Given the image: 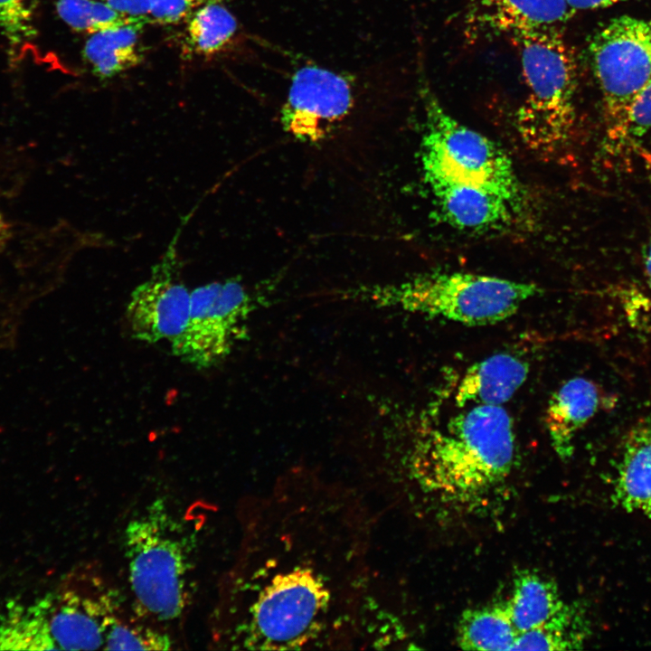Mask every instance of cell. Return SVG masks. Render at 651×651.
I'll list each match as a JSON object with an SVG mask.
<instances>
[{"label":"cell","instance_id":"cell-22","mask_svg":"<svg viewBox=\"0 0 651 651\" xmlns=\"http://www.w3.org/2000/svg\"><path fill=\"white\" fill-rule=\"evenodd\" d=\"M173 640L159 624L139 616L126 618L121 610L109 626L103 649L108 650H168Z\"/></svg>","mask_w":651,"mask_h":651},{"label":"cell","instance_id":"cell-15","mask_svg":"<svg viewBox=\"0 0 651 651\" xmlns=\"http://www.w3.org/2000/svg\"><path fill=\"white\" fill-rule=\"evenodd\" d=\"M526 360L498 353L470 365L458 382L455 402L458 408L473 405L502 406L524 383L529 373Z\"/></svg>","mask_w":651,"mask_h":651},{"label":"cell","instance_id":"cell-5","mask_svg":"<svg viewBox=\"0 0 651 651\" xmlns=\"http://www.w3.org/2000/svg\"><path fill=\"white\" fill-rule=\"evenodd\" d=\"M420 161L424 178H441L494 192L519 210L521 187L513 163L491 139L454 118L426 80Z\"/></svg>","mask_w":651,"mask_h":651},{"label":"cell","instance_id":"cell-1","mask_svg":"<svg viewBox=\"0 0 651 651\" xmlns=\"http://www.w3.org/2000/svg\"><path fill=\"white\" fill-rule=\"evenodd\" d=\"M461 409L417 441L412 472L442 509L474 514L505 486L516 459V439L502 406Z\"/></svg>","mask_w":651,"mask_h":651},{"label":"cell","instance_id":"cell-8","mask_svg":"<svg viewBox=\"0 0 651 651\" xmlns=\"http://www.w3.org/2000/svg\"><path fill=\"white\" fill-rule=\"evenodd\" d=\"M116 590L97 574H82L40 600L32 612L38 649H99L121 610Z\"/></svg>","mask_w":651,"mask_h":651},{"label":"cell","instance_id":"cell-11","mask_svg":"<svg viewBox=\"0 0 651 651\" xmlns=\"http://www.w3.org/2000/svg\"><path fill=\"white\" fill-rule=\"evenodd\" d=\"M353 105V80L347 74L305 64L291 77L280 121L296 139L318 143L349 114Z\"/></svg>","mask_w":651,"mask_h":651},{"label":"cell","instance_id":"cell-24","mask_svg":"<svg viewBox=\"0 0 651 651\" xmlns=\"http://www.w3.org/2000/svg\"><path fill=\"white\" fill-rule=\"evenodd\" d=\"M31 6L27 0H0V29L11 44L17 45L33 38Z\"/></svg>","mask_w":651,"mask_h":651},{"label":"cell","instance_id":"cell-25","mask_svg":"<svg viewBox=\"0 0 651 651\" xmlns=\"http://www.w3.org/2000/svg\"><path fill=\"white\" fill-rule=\"evenodd\" d=\"M651 129V79L630 102L624 119L622 137H641Z\"/></svg>","mask_w":651,"mask_h":651},{"label":"cell","instance_id":"cell-27","mask_svg":"<svg viewBox=\"0 0 651 651\" xmlns=\"http://www.w3.org/2000/svg\"><path fill=\"white\" fill-rule=\"evenodd\" d=\"M118 13L134 18L149 19L151 0H102ZM151 23V22H150Z\"/></svg>","mask_w":651,"mask_h":651},{"label":"cell","instance_id":"cell-23","mask_svg":"<svg viewBox=\"0 0 651 651\" xmlns=\"http://www.w3.org/2000/svg\"><path fill=\"white\" fill-rule=\"evenodd\" d=\"M56 10L71 29L90 35L137 22L150 23L147 19L124 15L102 0H58Z\"/></svg>","mask_w":651,"mask_h":651},{"label":"cell","instance_id":"cell-2","mask_svg":"<svg viewBox=\"0 0 651 651\" xmlns=\"http://www.w3.org/2000/svg\"><path fill=\"white\" fill-rule=\"evenodd\" d=\"M194 542L165 499L151 501L129 519L123 550L137 614L159 625L183 616L191 599Z\"/></svg>","mask_w":651,"mask_h":651},{"label":"cell","instance_id":"cell-18","mask_svg":"<svg viewBox=\"0 0 651 651\" xmlns=\"http://www.w3.org/2000/svg\"><path fill=\"white\" fill-rule=\"evenodd\" d=\"M146 24L137 22L91 34L82 55L92 73L99 79H110L140 64V33Z\"/></svg>","mask_w":651,"mask_h":651},{"label":"cell","instance_id":"cell-9","mask_svg":"<svg viewBox=\"0 0 651 651\" xmlns=\"http://www.w3.org/2000/svg\"><path fill=\"white\" fill-rule=\"evenodd\" d=\"M254 303L253 295L238 278L197 287L191 291L185 327L170 343L173 354L196 369L216 366L243 333Z\"/></svg>","mask_w":651,"mask_h":651},{"label":"cell","instance_id":"cell-21","mask_svg":"<svg viewBox=\"0 0 651 651\" xmlns=\"http://www.w3.org/2000/svg\"><path fill=\"white\" fill-rule=\"evenodd\" d=\"M221 1H206L189 18L185 45L193 53L203 56L217 53L236 33L237 20Z\"/></svg>","mask_w":651,"mask_h":651},{"label":"cell","instance_id":"cell-10","mask_svg":"<svg viewBox=\"0 0 651 651\" xmlns=\"http://www.w3.org/2000/svg\"><path fill=\"white\" fill-rule=\"evenodd\" d=\"M183 224L152 268L148 278L131 293L126 318L133 338L155 344L172 343L187 323L191 292L182 276L177 240Z\"/></svg>","mask_w":651,"mask_h":651},{"label":"cell","instance_id":"cell-16","mask_svg":"<svg viewBox=\"0 0 651 651\" xmlns=\"http://www.w3.org/2000/svg\"><path fill=\"white\" fill-rule=\"evenodd\" d=\"M614 492L623 508L651 518V422L633 429L627 437Z\"/></svg>","mask_w":651,"mask_h":651},{"label":"cell","instance_id":"cell-6","mask_svg":"<svg viewBox=\"0 0 651 651\" xmlns=\"http://www.w3.org/2000/svg\"><path fill=\"white\" fill-rule=\"evenodd\" d=\"M330 600L322 579L296 567L276 575L250 609L243 643L254 649H297L322 627Z\"/></svg>","mask_w":651,"mask_h":651},{"label":"cell","instance_id":"cell-17","mask_svg":"<svg viewBox=\"0 0 651 651\" xmlns=\"http://www.w3.org/2000/svg\"><path fill=\"white\" fill-rule=\"evenodd\" d=\"M503 603L517 636L541 627L567 604L552 580L529 570L514 575L510 595Z\"/></svg>","mask_w":651,"mask_h":651},{"label":"cell","instance_id":"cell-14","mask_svg":"<svg viewBox=\"0 0 651 651\" xmlns=\"http://www.w3.org/2000/svg\"><path fill=\"white\" fill-rule=\"evenodd\" d=\"M600 387L585 377H574L555 391L547 404L544 423L550 443L562 460L574 450L579 431L607 405Z\"/></svg>","mask_w":651,"mask_h":651},{"label":"cell","instance_id":"cell-12","mask_svg":"<svg viewBox=\"0 0 651 651\" xmlns=\"http://www.w3.org/2000/svg\"><path fill=\"white\" fill-rule=\"evenodd\" d=\"M575 12L567 0H468L467 24L472 36L560 30Z\"/></svg>","mask_w":651,"mask_h":651},{"label":"cell","instance_id":"cell-7","mask_svg":"<svg viewBox=\"0 0 651 651\" xmlns=\"http://www.w3.org/2000/svg\"><path fill=\"white\" fill-rule=\"evenodd\" d=\"M589 52L608 135L621 138L627 109L651 79V17L611 19L594 34Z\"/></svg>","mask_w":651,"mask_h":651},{"label":"cell","instance_id":"cell-3","mask_svg":"<svg viewBox=\"0 0 651 651\" xmlns=\"http://www.w3.org/2000/svg\"><path fill=\"white\" fill-rule=\"evenodd\" d=\"M541 293L533 283L460 271H433L401 282L361 287L348 295L373 304L466 326H487L514 315Z\"/></svg>","mask_w":651,"mask_h":651},{"label":"cell","instance_id":"cell-19","mask_svg":"<svg viewBox=\"0 0 651 651\" xmlns=\"http://www.w3.org/2000/svg\"><path fill=\"white\" fill-rule=\"evenodd\" d=\"M516 637L503 602L467 609L457 625V645L466 650L512 651Z\"/></svg>","mask_w":651,"mask_h":651},{"label":"cell","instance_id":"cell-29","mask_svg":"<svg viewBox=\"0 0 651 651\" xmlns=\"http://www.w3.org/2000/svg\"><path fill=\"white\" fill-rule=\"evenodd\" d=\"M645 276L646 280V285L651 296V237L648 241L646 252V258H645Z\"/></svg>","mask_w":651,"mask_h":651},{"label":"cell","instance_id":"cell-30","mask_svg":"<svg viewBox=\"0 0 651 651\" xmlns=\"http://www.w3.org/2000/svg\"><path fill=\"white\" fill-rule=\"evenodd\" d=\"M10 237V230L7 222L0 215V252L5 248Z\"/></svg>","mask_w":651,"mask_h":651},{"label":"cell","instance_id":"cell-26","mask_svg":"<svg viewBox=\"0 0 651 651\" xmlns=\"http://www.w3.org/2000/svg\"><path fill=\"white\" fill-rule=\"evenodd\" d=\"M207 0H151L149 19L159 24H176L186 19Z\"/></svg>","mask_w":651,"mask_h":651},{"label":"cell","instance_id":"cell-28","mask_svg":"<svg viewBox=\"0 0 651 651\" xmlns=\"http://www.w3.org/2000/svg\"><path fill=\"white\" fill-rule=\"evenodd\" d=\"M628 0H567L570 7L574 11L593 10L606 8Z\"/></svg>","mask_w":651,"mask_h":651},{"label":"cell","instance_id":"cell-4","mask_svg":"<svg viewBox=\"0 0 651 651\" xmlns=\"http://www.w3.org/2000/svg\"><path fill=\"white\" fill-rule=\"evenodd\" d=\"M519 54L526 88L516 126L534 152L557 156L575 125L576 65L561 30H540L510 37Z\"/></svg>","mask_w":651,"mask_h":651},{"label":"cell","instance_id":"cell-20","mask_svg":"<svg viewBox=\"0 0 651 651\" xmlns=\"http://www.w3.org/2000/svg\"><path fill=\"white\" fill-rule=\"evenodd\" d=\"M587 622L578 608L566 604L546 623L516 637L512 650H570L580 648Z\"/></svg>","mask_w":651,"mask_h":651},{"label":"cell","instance_id":"cell-13","mask_svg":"<svg viewBox=\"0 0 651 651\" xmlns=\"http://www.w3.org/2000/svg\"><path fill=\"white\" fill-rule=\"evenodd\" d=\"M441 216L455 228L484 231L506 224L517 209L499 194L441 178H424Z\"/></svg>","mask_w":651,"mask_h":651}]
</instances>
